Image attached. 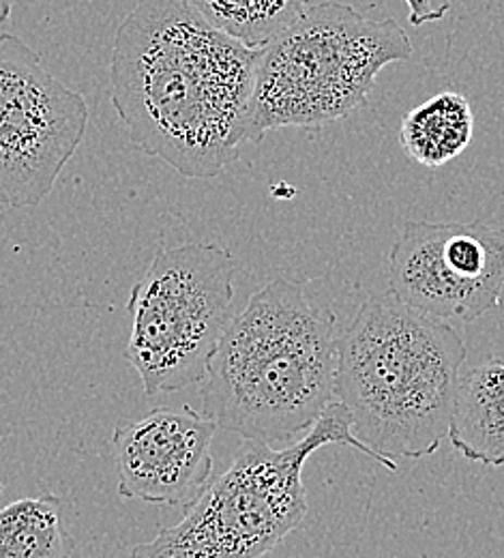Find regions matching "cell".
Returning <instances> with one entry per match:
<instances>
[{"instance_id": "4", "label": "cell", "mask_w": 504, "mask_h": 558, "mask_svg": "<svg viewBox=\"0 0 504 558\" xmlns=\"http://www.w3.org/2000/svg\"><path fill=\"white\" fill-rule=\"evenodd\" d=\"M353 447L397 473L389 460L367 447L353 429L348 409L333 402L314 427L290 447L245 440L232 464L185 509L179 524L159 529L130 558H265L307 515L305 462L322 447Z\"/></svg>"}, {"instance_id": "3", "label": "cell", "mask_w": 504, "mask_h": 558, "mask_svg": "<svg viewBox=\"0 0 504 558\" xmlns=\"http://www.w3.org/2000/svg\"><path fill=\"white\" fill-rule=\"evenodd\" d=\"M464 361L466 344L448 323L376 294L337 336L335 398L376 453L423 460L448 438Z\"/></svg>"}, {"instance_id": "15", "label": "cell", "mask_w": 504, "mask_h": 558, "mask_svg": "<svg viewBox=\"0 0 504 558\" xmlns=\"http://www.w3.org/2000/svg\"><path fill=\"white\" fill-rule=\"evenodd\" d=\"M11 7H13V0H0V26L7 22V17L11 15Z\"/></svg>"}, {"instance_id": "6", "label": "cell", "mask_w": 504, "mask_h": 558, "mask_svg": "<svg viewBox=\"0 0 504 558\" xmlns=\"http://www.w3.org/2000/svg\"><path fill=\"white\" fill-rule=\"evenodd\" d=\"M236 265L217 243L159 250L136 281L127 312L132 333L125 359L146 396L202 383L232 320Z\"/></svg>"}, {"instance_id": "9", "label": "cell", "mask_w": 504, "mask_h": 558, "mask_svg": "<svg viewBox=\"0 0 504 558\" xmlns=\"http://www.w3.org/2000/svg\"><path fill=\"white\" fill-rule=\"evenodd\" d=\"M213 418L189 407H157L112 434L119 496L187 509L211 482Z\"/></svg>"}, {"instance_id": "14", "label": "cell", "mask_w": 504, "mask_h": 558, "mask_svg": "<svg viewBox=\"0 0 504 558\" xmlns=\"http://www.w3.org/2000/svg\"><path fill=\"white\" fill-rule=\"evenodd\" d=\"M408 22L413 26H423L442 20L451 11V0H406Z\"/></svg>"}, {"instance_id": "12", "label": "cell", "mask_w": 504, "mask_h": 558, "mask_svg": "<svg viewBox=\"0 0 504 558\" xmlns=\"http://www.w3.org/2000/svg\"><path fill=\"white\" fill-rule=\"evenodd\" d=\"M65 500L54 494L24 496L0 509V558H73L75 539Z\"/></svg>"}, {"instance_id": "1", "label": "cell", "mask_w": 504, "mask_h": 558, "mask_svg": "<svg viewBox=\"0 0 504 558\" xmlns=\"http://www.w3.org/2000/svg\"><path fill=\"white\" fill-rule=\"evenodd\" d=\"M260 59L187 0H138L114 37L110 101L143 153L213 179L251 142Z\"/></svg>"}, {"instance_id": "13", "label": "cell", "mask_w": 504, "mask_h": 558, "mask_svg": "<svg viewBox=\"0 0 504 558\" xmlns=\"http://www.w3.org/2000/svg\"><path fill=\"white\" fill-rule=\"evenodd\" d=\"M209 24L247 48L260 50L290 28L311 0H187Z\"/></svg>"}, {"instance_id": "10", "label": "cell", "mask_w": 504, "mask_h": 558, "mask_svg": "<svg viewBox=\"0 0 504 558\" xmlns=\"http://www.w3.org/2000/svg\"><path fill=\"white\" fill-rule=\"evenodd\" d=\"M448 440L472 464L504 466V361L485 359L462 372Z\"/></svg>"}, {"instance_id": "11", "label": "cell", "mask_w": 504, "mask_h": 558, "mask_svg": "<svg viewBox=\"0 0 504 558\" xmlns=\"http://www.w3.org/2000/svg\"><path fill=\"white\" fill-rule=\"evenodd\" d=\"M475 117L468 99L444 90L406 114L399 142L410 159L440 168L459 157L472 142Z\"/></svg>"}, {"instance_id": "5", "label": "cell", "mask_w": 504, "mask_h": 558, "mask_svg": "<svg viewBox=\"0 0 504 558\" xmlns=\"http://www.w3.org/2000/svg\"><path fill=\"white\" fill-rule=\"evenodd\" d=\"M410 57L413 41L395 20H369L344 2L311 4L262 48L251 142L351 117L367 104L378 73Z\"/></svg>"}, {"instance_id": "7", "label": "cell", "mask_w": 504, "mask_h": 558, "mask_svg": "<svg viewBox=\"0 0 504 558\" xmlns=\"http://www.w3.org/2000/svg\"><path fill=\"white\" fill-rule=\"evenodd\" d=\"M88 128V106L15 35H0V205L37 207Z\"/></svg>"}, {"instance_id": "8", "label": "cell", "mask_w": 504, "mask_h": 558, "mask_svg": "<svg viewBox=\"0 0 504 558\" xmlns=\"http://www.w3.org/2000/svg\"><path fill=\"white\" fill-rule=\"evenodd\" d=\"M386 267L397 301L444 323L470 325L501 305L504 232L483 221H406Z\"/></svg>"}, {"instance_id": "2", "label": "cell", "mask_w": 504, "mask_h": 558, "mask_svg": "<svg viewBox=\"0 0 504 558\" xmlns=\"http://www.w3.org/2000/svg\"><path fill=\"white\" fill-rule=\"evenodd\" d=\"M337 318L288 278L232 316L202 385V415L243 440L290 442L333 404Z\"/></svg>"}]
</instances>
